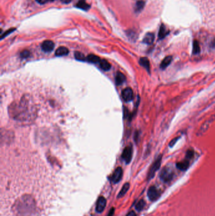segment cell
<instances>
[{"label": "cell", "mask_w": 215, "mask_h": 216, "mask_svg": "<svg viewBox=\"0 0 215 216\" xmlns=\"http://www.w3.org/2000/svg\"><path fill=\"white\" fill-rule=\"evenodd\" d=\"M162 155H160L158 156V158L154 161V162L153 163V165H152V166L150 167V170L148 172V180H152L153 177L155 175L156 172L160 169V166H161V163H162Z\"/></svg>", "instance_id": "obj_1"}, {"label": "cell", "mask_w": 215, "mask_h": 216, "mask_svg": "<svg viewBox=\"0 0 215 216\" xmlns=\"http://www.w3.org/2000/svg\"><path fill=\"white\" fill-rule=\"evenodd\" d=\"M174 172L170 168L165 167L162 169L160 173V178L163 182L168 183L173 179Z\"/></svg>", "instance_id": "obj_2"}, {"label": "cell", "mask_w": 215, "mask_h": 216, "mask_svg": "<svg viewBox=\"0 0 215 216\" xmlns=\"http://www.w3.org/2000/svg\"><path fill=\"white\" fill-rule=\"evenodd\" d=\"M148 197L150 200L154 202L160 198V194L158 190L154 186H152V187H150L148 190Z\"/></svg>", "instance_id": "obj_3"}, {"label": "cell", "mask_w": 215, "mask_h": 216, "mask_svg": "<svg viewBox=\"0 0 215 216\" xmlns=\"http://www.w3.org/2000/svg\"><path fill=\"white\" fill-rule=\"evenodd\" d=\"M132 149L131 146H127L124 149L122 154V159L126 163L129 164L132 159Z\"/></svg>", "instance_id": "obj_4"}, {"label": "cell", "mask_w": 215, "mask_h": 216, "mask_svg": "<svg viewBox=\"0 0 215 216\" xmlns=\"http://www.w3.org/2000/svg\"><path fill=\"white\" fill-rule=\"evenodd\" d=\"M122 174H123L122 169L121 167H118L117 169L115 170L112 176L111 177L112 181L114 183H117L119 182L120 180L122 179Z\"/></svg>", "instance_id": "obj_5"}, {"label": "cell", "mask_w": 215, "mask_h": 216, "mask_svg": "<svg viewBox=\"0 0 215 216\" xmlns=\"http://www.w3.org/2000/svg\"><path fill=\"white\" fill-rule=\"evenodd\" d=\"M122 97L124 100L126 102L131 101L133 99V97H134V93H133L132 90L130 87L123 90L122 92Z\"/></svg>", "instance_id": "obj_6"}, {"label": "cell", "mask_w": 215, "mask_h": 216, "mask_svg": "<svg viewBox=\"0 0 215 216\" xmlns=\"http://www.w3.org/2000/svg\"><path fill=\"white\" fill-rule=\"evenodd\" d=\"M106 204L107 202L104 197H100L98 198L96 205V211L98 213H101L104 211L106 206Z\"/></svg>", "instance_id": "obj_7"}, {"label": "cell", "mask_w": 215, "mask_h": 216, "mask_svg": "<svg viewBox=\"0 0 215 216\" xmlns=\"http://www.w3.org/2000/svg\"><path fill=\"white\" fill-rule=\"evenodd\" d=\"M42 49L46 53H49V52L52 51L54 47V44L53 41H46L43 42L41 45Z\"/></svg>", "instance_id": "obj_8"}, {"label": "cell", "mask_w": 215, "mask_h": 216, "mask_svg": "<svg viewBox=\"0 0 215 216\" xmlns=\"http://www.w3.org/2000/svg\"><path fill=\"white\" fill-rule=\"evenodd\" d=\"M172 61V57L171 56H168L166 57L164 59L162 60V62L160 63V67L162 70H165L168 67L169 64L171 63Z\"/></svg>", "instance_id": "obj_9"}, {"label": "cell", "mask_w": 215, "mask_h": 216, "mask_svg": "<svg viewBox=\"0 0 215 216\" xmlns=\"http://www.w3.org/2000/svg\"><path fill=\"white\" fill-rule=\"evenodd\" d=\"M139 63L141 66L144 67L149 73L150 72V63L149 59L147 58H146V57L141 58Z\"/></svg>", "instance_id": "obj_10"}, {"label": "cell", "mask_w": 215, "mask_h": 216, "mask_svg": "<svg viewBox=\"0 0 215 216\" xmlns=\"http://www.w3.org/2000/svg\"><path fill=\"white\" fill-rule=\"evenodd\" d=\"M69 53V50L66 47H59L56 51L55 54L57 57H63V56L67 55Z\"/></svg>", "instance_id": "obj_11"}, {"label": "cell", "mask_w": 215, "mask_h": 216, "mask_svg": "<svg viewBox=\"0 0 215 216\" xmlns=\"http://www.w3.org/2000/svg\"><path fill=\"white\" fill-rule=\"evenodd\" d=\"M154 39V36L153 33H147L143 39V42L148 45H150L153 44Z\"/></svg>", "instance_id": "obj_12"}, {"label": "cell", "mask_w": 215, "mask_h": 216, "mask_svg": "<svg viewBox=\"0 0 215 216\" xmlns=\"http://www.w3.org/2000/svg\"><path fill=\"white\" fill-rule=\"evenodd\" d=\"M126 78L125 75H124L123 73L121 72H119L117 73V75H116L115 77V84L117 85H120L122 84L124 82L126 81Z\"/></svg>", "instance_id": "obj_13"}, {"label": "cell", "mask_w": 215, "mask_h": 216, "mask_svg": "<svg viewBox=\"0 0 215 216\" xmlns=\"http://www.w3.org/2000/svg\"><path fill=\"white\" fill-rule=\"evenodd\" d=\"M176 166H177V167L180 170L183 171H186L189 167V162L187 161V160H185V161L177 163V165H176Z\"/></svg>", "instance_id": "obj_14"}, {"label": "cell", "mask_w": 215, "mask_h": 216, "mask_svg": "<svg viewBox=\"0 0 215 216\" xmlns=\"http://www.w3.org/2000/svg\"><path fill=\"white\" fill-rule=\"evenodd\" d=\"M87 61L91 63H100L101 59L100 58L94 54H90L87 57Z\"/></svg>", "instance_id": "obj_15"}, {"label": "cell", "mask_w": 215, "mask_h": 216, "mask_svg": "<svg viewBox=\"0 0 215 216\" xmlns=\"http://www.w3.org/2000/svg\"><path fill=\"white\" fill-rule=\"evenodd\" d=\"M99 63H100V67L103 70L109 71L111 68L110 64L105 59H101V61Z\"/></svg>", "instance_id": "obj_16"}, {"label": "cell", "mask_w": 215, "mask_h": 216, "mask_svg": "<svg viewBox=\"0 0 215 216\" xmlns=\"http://www.w3.org/2000/svg\"><path fill=\"white\" fill-rule=\"evenodd\" d=\"M168 34V32H167L166 27H165L164 25H162L160 27V30H159V32H158V37L160 39H162L164 38Z\"/></svg>", "instance_id": "obj_17"}, {"label": "cell", "mask_w": 215, "mask_h": 216, "mask_svg": "<svg viewBox=\"0 0 215 216\" xmlns=\"http://www.w3.org/2000/svg\"><path fill=\"white\" fill-rule=\"evenodd\" d=\"M130 185L129 183H126L124 184L123 185V187L122 188V189L121 190V191H120L119 195H118V197L120 198V197H122L125 194L127 193V192L129 190V189H130Z\"/></svg>", "instance_id": "obj_18"}, {"label": "cell", "mask_w": 215, "mask_h": 216, "mask_svg": "<svg viewBox=\"0 0 215 216\" xmlns=\"http://www.w3.org/2000/svg\"><path fill=\"white\" fill-rule=\"evenodd\" d=\"M75 58L77 60H78V61L81 62L87 61V58L85 57V55L82 53H80V52L78 51H76L75 53Z\"/></svg>", "instance_id": "obj_19"}, {"label": "cell", "mask_w": 215, "mask_h": 216, "mask_svg": "<svg viewBox=\"0 0 215 216\" xmlns=\"http://www.w3.org/2000/svg\"><path fill=\"white\" fill-rule=\"evenodd\" d=\"M200 46L199 44V42L197 41H194L193 42V48H192V53L194 54H197L200 53Z\"/></svg>", "instance_id": "obj_20"}, {"label": "cell", "mask_w": 215, "mask_h": 216, "mask_svg": "<svg viewBox=\"0 0 215 216\" xmlns=\"http://www.w3.org/2000/svg\"><path fill=\"white\" fill-rule=\"evenodd\" d=\"M145 206V202L143 200H141L137 203L135 206V208L136 210L140 212L144 209Z\"/></svg>", "instance_id": "obj_21"}, {"label": "cell", "mask_w": 215, "mask_h": 216, "mask_svg": "<svg viewBox=\"0 0 215 216\" xmlns=\"http://www.w3.org/2000/svg\"><path fill=\"white\" fill-rule=\"evenodd\" d=\"M145 6V2L143 1H137V3H136V7H135V10L136 11H140L143 8H144Z\"/></svg>", "instance_id": "obj_22"}, {"label": "cell", "mask_w": 215, "mask_h": 216, "mask_svg": "<svg viewBox=\"0 0 215 216\" xmlns=\"http://www.w3.org/2000/svg\"><path fill=\"white\" fill-rule=\"evenodd\" d=\"M77 7H78L80 8H81V9L83 10H88V8H90V6L88 5L87 3H86L84 1H80L77 4Z\"/></svg>", "instance_id": "obj_23"}, {"label": "cell", "mask_w": 215, "mask_h": 216, "mask_svg": "<svg viewBox=\"0 0 215 216\" xmlns=\"http://www.w3.org/2000/svg\"><path fill=\"white\" fill-rule=\"evenodd\" d=\"M20 56H21V58H28L29 57V56H30V52L28 51H27V50L23 51L22 52V53H21Z\"/></svg>", "instance_id": "obj_24"}, {"label": "cell", "mask_w": 215, "mask_h": 216, "mask_svg": "<svg viewBox=\"0 0 215 216\" xmlns=\"http://www.w3.org/2000/svg\"><path fill=\"white\" fill-rule=\"evenodd\" d=\"M194 151L192 150H189L186 153V157L187 159H191L193 156H194Z\"/></svg>", "instance_id": "obj_25"}, {"label": "cell", "mask_w": 215, "mask_h": 216, "mask_svg": "<svg viewBox=\"0 0 215 216\" xmlns=\"http://www.w3.org/2000/svg\"><path fill=\"white\" fill-rule=\"evenodd\" d=\"M179 139H180V137H177V138H175V139H174L173 140H172L169 144V146L170 147H172L175 144L176 142H177V140Z\"/></svg>", "instance_id": "obj_26"}, {"label": "cell", "mask_w": 215, "mask_h": 216, "mask_svg": "<svg viewBox=\"0 0 215 216\" xmlns=\"http://www.w3.org/2000/svg\"><path fill=\"white\" fill-rule=\"evenodd\" d=\"M36 1L38 3L41 4V5H43V4H45L48 1V0H36Z\"/></svg>", "instance_id": "obj_27"}, {"label": "cell", "mask_w": 215, "mask_h": 216, "mask_svg": "<svg viewBox=\"0 0 215 216\" xmlns=\"http://www.w3.org/2000/svg\"><path fill=\"white\" fill-rule=\"evenodd\" d=\"M114 214V208H112V209L110 210L109 212L108 215H107V216H113Z\"/></svg>", "instance_id": "obj_28"}, {"label": "cell", "mask_w": 215, "mask_h": 216, "mask_svg": "<svg viewBox=\"0 0 215 216\" xmlns=\"http://www.w3.org/2000/svg\"><path fill=\"white\" fill-rule=\"evenodd\" d=\"M126 216H136V214L134 211H131Z\"/></svg>", "instance_id": "obj_29"}, {"label": "cell", "mask_w": 215, "mask_h": 216, "mask_svg": "<svg viewBox=\"0 0 215 216\" xmlns=\"http://www.w3.org/2000/svg\"><path fill=\"white\" fill-rule=\"evenodd\" d=\"M72 0H61V1L63 3H65V4H68V3H70V2H71Z\"/></svg>", "instance_id": "obj_30"}]
</instances>
